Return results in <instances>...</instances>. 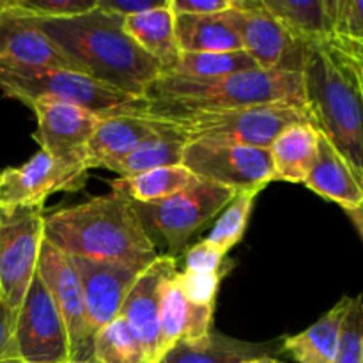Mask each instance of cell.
I'll list each match as a JSON object with an SVG mask.
<instances>
[{
    "label": "cell",
    "mask_w": 363,
    "mask_h": 363,
    "mask_svg": "<svg viewBox=\"0 0 363 363\" xmlns=\"http://www.w3.org/2000/svg\"><path fill=\"white\" fill-rule=\"evenodd\" d=\"M275 103L307 106L301 73L255 69L215 78L163 73L147 85L142 98H133L113 116L163 119Z\"/></svg>",
    "instance_id": "6da1fadb"
},
{
    "label": "cell",
    "mask_w": 363,
    "mask_h": 363,
    "mask_svg": "<svg viewBox=\"0 0 363 363\" xmlns=\"http://www.w3.org/2000/svg\"><path fill=\"white\" fill-rule=\"evenodd\" d=\"M34 20L82 73L131 98H142L163 74L162 64L124 32V18L94 9L80 16Z\"/></svg>",
    "instance_id": "7a4b0ae2"
},
{
    "label": "cell",
    "mask_w": 363,
    "mask_h": 363,
    "mask_svg": "<svg viewBox=\"0 0 363 363\" xmlns=\"http://www.w3.org/2000/svg\"><path fill=\"white\" fill-rule=\"evenodd\" d=\"M43 236L67 257L117 262L138 272L160 257L133 204L116 191L45 215Z\"/></svg>",
    "instance_id": "3957f363"
},
{
    "label": "cell",
    "mask_w": 363,
    "mask_h": 363,
    "mask_svg": "<svg viewBox=\"0 0 363 363\" xmlns=\"http://www.w3.org/2000/svg\"><path fill=\"white\" fill-rule=\"evenodd\" d=\"M301 78L314 128L350 163L363 186V85L357 62L332 41L308 43Z\"/></svg>",
    "instance_id": "277c9868"
},
{
    "label": "cell",
    "mask_w": 363,
    "mask_h": 363,
    "mask_svg": "<svg viewBox=\"0 0 363 363\" xmlns=\"http://www.w3.org/2000/svg\"><path fill=\"white\" fill-rule=\"evenodd\" d=\"M140 119V117H138ZM179 135L184 142L269 149L275 138L294 124L314 126L307 106L275 103L248 108L199 112L186 116L145 119Z\"/></svg>",
    "instance_id": "5b68a950"
},
{
    "label": "cell",
    "mask_w": 363,
    "mask_h": 363,
    "mask_svg": "<svg viewBox=\"0 0 363 363\" xmlns=\"http://www.w3.org/2000/svg\"><path fill=\"white\" fill-rule=\"evenodd\" d=\"M0 91L11 99L32 105L35 101H57L82 106L99 117L113 116L131 101V96L108 87L91 77L66 69L2 66Z\"/></svg>",
    "instance_id": "8992f818"
},
{
    "label": "cell",
    "mask_w": 363,
    "mask_h": 363,
    "mask_svg": "<svg viewBox=\"0 0 363 363\" xmlns=\"http://www.w3.org/2000/svg\"><path fill=\"white\" fill-rule=\"evenodd\" d=\"M236 191L213 183L199 181L188 190L152 204H133L135 213L149 240L165 247L170 257L186 247L199 229L225 209Z\"/></svg>",
    "instance_id": "52a82bcc"
},
{
    "label": "cell",
    "mask_w": 363,
    "mask_h": 363,
    "mask_svg": "<svg viewBox=\"0 0 363 363\" xmlns=\"http://www.w3.org/2000/svg\"><path fill=\"white\" fill-rule=\"evenodd\" d=\"M43 208H0V301L13 323L38 272Z\"/></svg>",
    "instance_id": "ba28073f"
},
{
    "label": "cell",
    "mask_w": 363,
    "mask_h": 363,
    "mask_svg": "<svg viewBox=\"0 0 363 363\" xmlns=\"http://www.w3.org/2000/svg\"><path fill=\"white\" fill-rule=\"evenodd\" d=\"M181 165L199 181L240 191H262L273 183L269 149L186 142Z\"/></svg>",
    "instance_id": "9c48e42d"
},
{
    "label": "cell",
    "mask_w": 363,
    "mask_h": 363,
    "mask_svg": "<svg viewBox=\"0 0 363 363\" xmlns=\"http://www.w3.org/2000/svg\"><path fill=\"white\" fill-rule=\"evenodd\" d=\"M223 14L259 69L301 73L308 43L293 38L266 11L262 0H233Z\"/></svg>",
    "instance_id": "30bf717a"
},
{
    "label": "cell",
    "mask_w": 363,
    "mask_h": 363,
    "mask_svg": "<svg viewBox=\"0 0 363 363\" xmlns=\"http://www.w3.org/2000/svg\"><path fill=\"white\" fill-rule=\"evenodd\" d=\"M13 347L21 363H69L66 326L38 272L14 321Z\"/></svg>",
    "instance_id": "8fae6325"
},
{
    "label": "cell",
    "mask_w": 363,
    "mask_h": 363,
    "mask_svg": "<svg viewBox=\"0 0 363 363\" xmlns=\"http://www.w3.org/2000/svg\"><path fill=\"white\" fill-rule=\"evenodd\" d=\"M38 275L60 312L69 340V362L92 357L94 330L89 321L84 291L74 266L67 255L43 238L38 259Z\"/></svg>",
    "instance_id": "7c38bea8"
},
{
    "label": "cell",
    "mask_w": 363,
    "mask_h": 363,
    "mask_svg": "<svg viewBox=\"0 0 363 363\" xmlns=\"http://www.w3.org/2000/svg\"><path fill=\"white\" fill-rule=\"evenodd\" d=\"M89 170L82 163H67L39 149L27 163L0 170V208H43L57 191H78Z\"/></svg>",
    "instance_id": "4fadbf2b"
},
{
    "label": "cell",
    "mask_w": 363,
    "mask_h": 363,
    "mask_svg": "<svg viewBox=\"0 0 363 363\" xmlns=\"http://www.w3.org/2000/svg\"><path fill=\"white\" fill-rule=\"evenodd\" d=\"M28 108L38 123L34 138L39 149L60 162L84 165L85 147L101 117L69 103L35 101Z\"/></svg>",
    "instance_id": "5bb4252c"
},
{
    "label": "cell",
    "mask_w": 363,
    "mask_h": 363,
    "mask_svg": "<svg viewBox=\"0 0 363 363\" xmlns=\"http://www.w3.org/2000/svg\"><path fill=\"white\" fill-rule=\"evenodd\" d=\"M177 272L176 257L160 255L149 268L138 275L128 293L119 315L128 323L131 332L142 344L145 362L160 363L163 358L162 333H160V300L165 280Z\"/></svg>",
    "instance_id": "9a60e30c"
},
{
    "label": "cell",
    "mask_w": 363,
    "mask_h": 363,
    "mask_svg": "<svg viewBox=\"0 0 363 363\" xmlns=\"http://www.w3.org/2000/svg\"><path fill=\"white\" fill-rule=\"evenodd\" d=\"M0 64L82 73L77 64L43 34L34 18L18 13L11 0L6 13L0 14Z\"/></svg>",
    "instance_id": "2e32d148"
},
{
    "label": "cell",
    "mask_w": 363,
    "mask_h": 363,
    "mask_svg": "<svg viewBox=\"0 0 363 363\" xmlns=\"http://www.w3.org/2000/svg\"><path fill=\"white\" fill-rule=\"evenodd\" d=\"M69 259L80 279L89 321L96 335L101 326L108 325L119 315L128 293L142 272L117 262L91 261L82 257Z\"/></svg>",
    "instance_id": "e0dca14e"
},
{
    "label": "cell",
    "mask_w": 363,
    "mask_h": 363,
    "mask_svg": "<svg viewBox=\"0 0 363 363\" xmlns=\"http://www.w3.org/2000/svg\"><path fill=\"white\" fill-rule=\"evenodd\" d=\"M156 135L158 130L145 119L123 113L101 117L85 147L84 167L87 170H110L116 163Z\"/></svg>",
    "instance_id": "ac0fdd59"
},
{
    "label": "cell",
    "mask_w": 363,
    "mask_h": 363,
    "mask_svg": "<svg viewBox=\"0 0 363 363\" xmlns=\"http://www.w3.org/2000/svg\"><path fill=\"white\" fill-rule=\"evenodd\" d=\"M176 273L165 280L160 300L163 357L176 344L199 340L209 335L215 318V305H195L184 298L176 282Z\"/></svg>",
    "instance_id": "d6986e66"
},
{
    "label": "cell",
    "mask_w": 363,
    "mask_h": 363,
    "mask_svg": "<svg viewBox=\"0 0 363 363\" xmlns=\"http://www.w3.org/2000/svg\"><path fill=\"white\" fill-rule=\"evenodd\" d=\"M303 184L326 201L339 204L344 211L360 208L363 204L360 179L342 155L321 133L318 138L315 163Z\"/></svg>",
    "instance_id": "ffe728a7"
},
{
    "label": "cell",
    "mask_w": 363,
    "mask_h": 363,
    "mask_svg": "<svg viewBox=\"0 0 363 363\" xmlns=\"http://www.w3.org/2000/svg\"><path fill=\"white\" fill-rule=\"evenodd\" d=\"M262 6L298 41L333 39L337 0H262Z\"/></svg>",
    "instance_id": "44dd1931"
},
{
    "label": "cell",
    "mask_w": 363,
    "mask_h": 363,
    "mask_svg": "<svg viewBox=\"0 0 363 363\" xmlns=\"http://www.w3.org/2000/svg\"><path fill=\"white\" fill-rule=\"evenodd\" d=\"M124 32L163 67V73H170L181 57V48L176 35V14L167 6L137 16L124 18Z\"/></svg>",
    "instance_id": "7402d4cb"
},
{
    "label": "cell",
    "mask_w": 363,
    "mask_h": 363,
    "mask_svg": "<svg viewBox=\"0 0 363 363\" xmlns=\"http://www.w3.org/2000/svg\"><path fill=\"white\" fill-rule=\"evenodd\" d=\"M319 131L311 124H294L284 130L269 147L273 181L305 183L318 156Z\"/></svg>",
    "instance_id": "603a6c76"
},
{
    "label": "cell",
    "mask_w": 363,
    "mask_h": 363,
    "mask_svg": "<svg viewBox=\"0 0 363 363\" xmlns=\"http://www.w3.org/2000/svg\"><path fill=\"white\" fill-rule=\"evenodd\" d=\"M351 298L344 296L319 321L301 333L284 339V351L296 363H333L339 346L340 328Z\"/></svg>",
    "instance_id": "cb8c5ba5"
},
{
    "label": "cell",
    "mask_w": 363,
    "mask_h": 363,
    "mask_svg": "<svg viewBox=\"0 0 363 363\" xmlns=\"http://www.w3.org/2000/svg\"><path fill=\"white\" fill-rule=\"evenodd\" d=\"M268 351L269 344L245 342L211 332L199 340L176 344L160 363H245L266 357Z\"/></svg>",
    "instance_id": "d4e9b609"
},
{
    "label": "cell",
    "mask_w": 363,
    "mask_h": 363,
    "mask_svg": "<svg viewBox=\"0 0 363 363\" xmlns=\"http://www.w3.org/2000/svg\"><path fill=\"white\" fill-rule=\"evenodd\" d=\"M176 35L177 45L183 53L243 50L240 35L223 13L211 14V16L176 14Z\"/></svg>",
    "instance_id": "484cf974"
},
{
    "label": "cell",
    "mask_w": 363,
    "mask_h": 363,
    "mask_svg": "<svg viewBox=\"0 0 363 363\" xmlns=\"http://www.w3.org/2000/svg\"><path fill=\"white\" fill-rule=\"evenodd\" d=\"M199 179L183 165L163 167L133 177H117L112 181V191L123 195L131 204H152L188 190Z\"/></svg>",
    "instance_id": "4316f807"
},
{
    "label": "cell",
    "mask_w": 363,
    "mask_h": 363,
    "mask_svg": "<svg viewBox=\"0 0 363 363\" xmlns=\"http://www.w3.org/2000/svg\"><path fill=\"white\" fill-rule=\"evenodd\" d=\"M151 124L158 130V135L149 138L140 147L135 149L133 152H130L126 158L121 160L119 163H116L110 169L119 177H133L138 176V174L149 172V170L181 165L183 149L186 142L170 130H165V128L158 126L155 123Z\"/></svg>",
    "instance_id": "83f0119b"
},
{
    "label": "cell",
    "mask_w": 363,
    "mask_h": 363,
    "mask_svg": "<svg viewBox=\"0 0 363 363\" xmlns=\"http://www.w3.org/2000/svg\"><path fill=\"white\" fill-rule=\"evenodd\" d=\"M259 69L255 60L245 50L234 52H209V53H183L172 67L170 74L197 78L227 77V74L247 73Z\"/></svg>",
    "instance_id": "f1b7e54d"
},
{
    "label": "cell",
    "mask_w": 363,
    "mask_h": 363,
    "mask_svg": "<svg viewBox=\"0 0 363 363\" xmlns=\"http://www.w3.org/2000/svg\"><path fill=\"white\" fill-rule=\"evenodd\" d=\"M92 357L101 363H147L142 344L121 315L96 332Z\"/></svg>",
    "instance_id": "f546056e"
},
{
    "label": "cell",
    "mask_w": 363,
    "mask_h": 363,
    "mask_svg": "<svg viewBox=\"0 0 363 363\" xmlns=\"http://www.w3.org/2000/svg\"><path fill=\"white\" fill-rule=\"evenodd\" d=\"M259 194L261 191L255 190L236 194V197L220 213V218L216 220L206 240L227 255L230 248H234L243 240L245 230L248 227V220H250L252 215V208H254V202Z\"/></svg>",
    "instance_id": "4dcf8cb0"
},
{
    "label": "cell",
    "mask_w": 363,
    "mask_h": 363,
    "mask_svg": "<svg viewBox=\"0 0 363 363\" xmlns=\"http://www.w3.org/2000/svg\"><path fill=\"white\" fill-rule=\"evenodd\" d=\"M333 363H363V298H351Z\"/></svg>",
    "instance_id": "1f68e13d"
},
{
    "label": "cell",
    "mask_w": 363,
    "mask_h": 363,
    "mask_svg": "<svg viewBox=\"0 0 363 363\" xmlns=\"http://www.w3.org/2000/svg\"><path fill=\"white\" fill-rule=\"evenodd\" d=\"M11 2L18 13L39 20L80 16L96 9V0H11Z\"/></svg>",
    "instance_id": "d6a6232c"
},
{
    "label": "cell",
    "mask_w": 363,
    "mask_h": 363,
    "mask_svg": "<svg viewBox=\"0 0 363 363\" xmlns=\"http://www.w3.org/2000/svg\"><path fill=\"white\" fill-rule=\"evenodd\" d=\"M222 273H176V282L188 301L195 305H215Z\"/></svg>",
    "instance_id": "836d02e7"
},
{
    "label": "cell",
    "mask_w": 363,
    "mask_h": 363,
    "mask_svg": "<svg viewBox=\"0 0 363 363\" xmlns=\"http://www.w3.org/2000/svg\"><path fill=\"white\" fill-rule=\"evenodd\" d=\"M333 39L363 41V0H337Z\"/></svg>",
    "instance_id": "e575fe53"
},
{
    "label": "cell",
    "mask_w": 363,
    "mask_h": 363,
    "mask_svg": "<svg viewBox=\"0 0 363 363\" xmlns=\"http://www.w3.org/2000/svg\"><path fill=\"white\" fill-rule=\"evenodd\" d=\"M223 259H225V254L222 250H218L208 240H202L188 248L184 264L188 272L194 273H222Z\"/></svg>",
    "instance_id": "d590c367"
},
{
    "label": "cell",
    "mask_w": 363,
    "mask_h": 363,
    "mask_svg": "<svg viewBox=\"0 0 363 363\" xmlns=\"http://www.w3.org/2000/svg\"><path fill=\"white\" fill-rule=\"evenodd\" d=\"M167 4H169V0H96V9L121 18H130L158 9Z\"/></svg>",
    "instance_id": "8d00e7d4"
},
{
    "label": "cell",
    "mask_w": 363,
    "mask_h": 363,
    "mask_svg": "<svg viewBox=\"0 0 363 363\" xmlns=\"http://www.w3.org/2000/svg\"><path fill=\"white\" fill-rule=\"evenodd\" d=\"M174 14L190 16H211L225 13L233 7V0H170Z\"/></svg>",
    "instance_id": "74e56055"
},
{
    "label": "cell",
    "mask_w": 363,
    "mask_h": 363,
    "mask_svg": "<svg viewBox=\"0 0 363 363\" xmlns=\"http://www.w3.org/2000/svg\"><path fill=\"white\" fill-rule=\"evenodd\" d=\"M13 319L0 301V363L16 358L13 347ZM18 360V358H16Z\"/></svg>",
    "instance_id": "f35d334b"
},
{
    "label": "cell",
    "mask_w": 363,
    "mask_h": 363,
    "mask_svg": "<svg viewBox=\"0 0 363 363\" xmlns=\"http://www.w3.org/2000/svg\"><path fill=\"white\" fill-rule=\"evenodd\" d=\"M346 215L347 218L351 220V223L354 225L357 233L360 234L362 241H363V204L360 208H354V209H346Z\"/></svg>",
    "instance_id": "ab89813d"
},
{
    "label": "cell",
    "mask_w": 363,
    "mask_h": 363,
    "mask_svg": "<svg viewBox=\"0 0 363 363\" xmlns=\"http://www.w3.org/2000/svg\"><path fill=\"white\" fill-rule=\"evenodd\" d=\"M333 45H337L339 48L347 50V52H354L363 55V41H347V39H332Z\"/></svg>",
    "instance_id": "60d3db41"
},
{
    "label": "cell",
    "mask_w": 363,
    "mask_h": 363,
    "mask_svg": "<svg viewBox=\"0 0 363 363\" xmlns=\"http://www.w3.org/2000/svg\"><path fill=\"white\" fill-rule=\"evenodd\" d=\"M337 48H339V46H337ZM344 52V50H342ZM347 55H351L354 59V62H357V66H358V73H360V80H362V85H363V57L362 55H357V53H350V52H346Z\"/></svg>",
    "instance_id": "b9f144b4"
},
{
    "label": "cell",
    "mask_w": 363,
    "mask_h": 363,
    "mask_svg": "<svg viewBox=\"0 0 363 363\" xmlns=\"http://www.w3.org/2000/svg\"><path fill=\"white\" fill-rule=\"evenodd\" d=\"M245 363H284L280 360H277V358L269 357V354H266V357H257V358H252V360L245 362Z\"/></svg>",
    "instance_id": "7bdbcfd3"
},
{
    "label": "cell",
    "mask_w": 363,
    "mask_h": 363,
    "mask_svg": "<svg viewBox=\"0 0 363 363\" xmlns=\"http://www.w3.org/2000/svg\"><path fill=\"white\" fill-rule=\"evenodd\" d=\"M69 363H101V362H98V360H96L94 357H91V358H87V360H80V362H69Z\"/></svg>",
    "instance_id": "ee69618b"
},
{
    "label": "cell",
    "mask_w": 363,
    "mask_h": 363,
    "mask_svg": "<svg viewBox=\"0 0 363 363\" xmlns=\"http://www.w3.org/2000/svg\"><path fill=\"white\" fill-rule=\"evenodd\" d=\"M2 363H21V362L16 360V358H11V360H6V362H2Z\"/></svg>",
    "instance_id": "f6af8a7d"
},
{
    "label": "cell",
    "mask_w": 363,
    "mask_h": 363,
    "mask_svg": "<svg viewBox=\"0 0 363 363\" xmlns=\"http://www.w3.org/2000/svg\"><path fill=\"white\" fill-rule=\"evenodd\" d=\"M337 46V45H335ZM340 50H342V48H340ZM344 52H347V50H344ZM350 53H354V52H350ZM357 55H360V53H357ZM363 57V55H362Z\"/></svg>",
    "instance_id": "bcb514c9"
}]
</instances>
